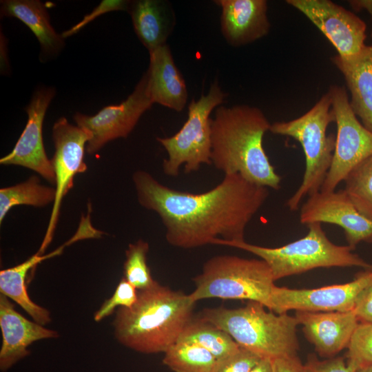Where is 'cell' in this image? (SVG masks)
Returning a JSON list of instances; mask_svg holds the SVG:
<instances>
[{
    "mask_svg": "<svg viewBox=\"0 0 372 372\" xmlns=\"http://www.w3.org/2000/svg\"><path fill=\"white\" fill-rule=\"evenodd\" d=\"M139 204L154 211L171 245L192 249L216 238L242 241L245 229L267 200L268 187L226 174L213 189L193 194L168 187L145 171L133 174Z\"/></svg>",
    "mask_w": 372,
    "mask_h": 372,
    "instance_id": "6da1fadb",
    "label": "cell"
},
{
    "mask_svg": "<svg viewBox=\"0 0 372 372\" xmlns=\"http://www.w3.org/2000/svg\"><path fill=\"white\" fill-rule=\"evenodd\" d=\"M271 123L258 107L219 105L211 119V161L226 174L278 190L282 178L271 164L262 141Z\"/></svg>",
    "mask_w": 372,
    "mask_h": 372,
    "instance_id": "7a4b0ae2",
    "label": "cell"
},
{
    "mask_svg": "<svg viewBox=\"0 0 372 372\" xmlns=\"http://www.w3.org/2000/svg\"><path fill=\"white\" fill-rule=\"evenodd\" d=\"M196 302L189 294L156 282L138 291L131 307H119L113 322L116 339L143 353H165L179 338L192 319Z\"/></svg>",
    "mask_w": 372,
    "mask_h": 372,
    "instance_id": "3957f363",
    "label": "cell"
},
{
    "mask_svg": "<svg viewBox=\"0 0 372 372\" xmlns=\"http://www.w3.org/2000/svg\"><path fill=\"white\" fill-rule=\"evenodd\" d=\"M259 302L245 307L206 308L200 318L226 331L240 347L262 358L298 356L299 343L295 316L267 311Z\"/></svg>",
    "mask_w": 372,
    "mask_h": 372,
    "instance_id": "277c9868",
    "label": "cell"
},
{
    "mask_svg": "<svg viewBox=\"0 0 372 372\" xmlns=\"http://www.w3.org/2000/svg\"><path fill=\"white\" fill-rule=\"evenodd\" d=\"M307 226L303 238L278 247H266L242 241H225L214 239L211 244L238 248L251 253L269 267L274 280L300 274L317 268L361 267L372 269L349 245H338L327 236L322 224L314 223Z\"/></svg>",
    "mask_w": 372,
    "mask_h": 372,
    "instance_id": "5b68a950",
    "label": "cell"
},
{
    "mask_svg": "<svg viewBox=\"0 0 372 372\" xmlns=\"http://www.w3.org/2000/svg\"><path fill=\"white\" fill-rule=\"evenodd\" d=\"M334 121L331 99L327 92L301 116L271 124L269 131L273 134L290 136L298 141L305 156L302 183L287 202L291 211L297 210L307 195L320 191L335 150V135L327 134L328 126Z\"/></svg>",
    "mask_w": 372,
    "mask_h": 372,
    "instance_id": "8992f818",
    "label": "cell"
},
{
    "mask_svg": "<svg viewBox=\"0 0 372 372\" xmlns=\"http://www.w3.org/2000/svg\"><path fill=\"white\" fill-rule=\"evenodd\" d=\"M193 280L195 289L189 295L196 302L211 298L247 300L270 309L275 280L262 260L216 256L204 264L202 272Z\"/></svg>",
    "mask_w": 372,
    "mask_h": 372,
    "instance_id": "52a82bcc",
    "label": "cell"
},
{
    "mask_svg": "<svg viewBox=\"0 0 372 372\" xmlns=\"http://www.w3.org/2000/svg\"><path fill=\"white\" fill-rule=\"evenodd\" d=\"M225 94L216 81L207 94H202L188 106V117L181 129L167 138H156L167 153L163 170L167 176H176L181 166L187 174L199 169L203 164H211V118L210 114L223 103Z\"/></svg>",
    "mask_w": 372,
    "mask_h": 372,
    "instance_id": "ba28073f",
    "label": "cell"
},
{
    "mask_svg": "<svg viewBox=\"0 0 372 372\" xmlns=\"http://www.w3.org/2000/svg\"><path fill=\"white\" fill-rule=\"evenodd\" d=\"M327 92L331 99L337 134L332 163L322 192L334 191L356 166L372 156V132L352 110L345 87L331 85Z\"/></svg>",
    "mask_w": 372,
    "mask_h": 372,
    "instance_id": "9c48e42d",
    "label": "cell"
},
{
    "mask_svg": "<svg viewBox=\"0 0 372 372\" xmlns=\"http://www.w3.org/2000/svg\"><path fill=\"white\" fill-rule=\"evenodd\" d=\"M90 139L88 132L70 123L65 117L59 118L54 123L52 140L55 152L51 161L56 176V197L46 233L37 251L41 255L52 240L61 201L73 187L74 176L87 170L84 156Z\"/></svg>",
    "mask_w": 372,
    "mask_h": 372,
    "instance_id": "30bf717a",
    "label": "cell"
},
{
    "mask_svg": "<svg viewBox=\"0 0 372 372\" xmlns=\"http://www.w3.org/2000/svg\"><path fill=\"white\" fill-rule=\"evenodd\" d=\"M153 103L145 73L132 93L119 104L104 107L93 116L76 112L73 116L76 125L90 134L86 152L94 154L108 142L127 137Z\"/></svg>",
    "mask_w": 372,
    "mask_h": 372,
    "instance_id": "8fae6325",
    "label": "cell"
},
{
    "mask_svg": "<svg viewBox=\"0 0 372 372\" xmlns=\"http://www.w3.org/2000/svg\"><path fill=\"white\" fill-rule=\"evenodd\" d=\"M372 284V269L358 273L349 282L316 289H296L274 286L270 310L280 314L290 310L309 311H353L358 298Z\"/></svg>",
    "mask_w": 372,
    "mask_h": 372,
    "instance_id": "7c38bea8",
    "label": "cell"
},
{
    "mask_svg": "<svg viewBox=\"0 0 372 372\" xmlns=\"http://www.w3.org/2000/svg\"><path fill=\"white\" fill-rule=\"evenodd\" d=\"M329 39L342 57L359 54L366 45V25L353 12L330 0H287Z\"/></svg>",
    "mask_w": 372,
    "mask_h": 372,
    "instance_id": "4fadbf2b",
    "label": "cell"
},
{
    "mask_svg": "<svg viewBox=\"0 0 372 372\" xmlns=\"http://www.w3.org/2000/svg\"><path fill=\"white\" fill-rule=\"evenodd\" d=\"M299 218L305 225L324 223L340 226L347 245L353 249L360 242L372 243V220L358 211L344 189L309 196Z\"/></svg>",
    "mask_w": 372,
    "mask_h": 372,
    "instance_id": "5bb4252c",
    "label": "cell"
},
{
    "mask_svg": "<svg viewBox=\"0 0 372 372\" xmlns=\"http://www.w3.org/2000/svg\"><path fill=\"white\" fill-rule=\"evenodd\" d=\"M55 94L52 87L43 86L34 91L25 107L28 121L22 134L13 149L0 159L1 165L32 169L53 185L56 183V176L52 161L48 158L44 148L43 123Z\"/></svg>",
    "mask_w": 372,
    "mask_h": 372,
    "instance_id": "9a60e30c",
    "label": "cell"
},
{
    "mask_svg": "<svg viewBox=\"0 0 372 372\" xmlns=\"http://www.w3.org/2000/svg\"><path fill=\"white\" fill-rule=\"evenodd\" d=\"M295 318L302 326L307 340L320 356L327 358L347 348L359 323L353 311H296Z\"/></svg>",
    "mask_w": 372,
    "mask_h": 372,
    "instance_id": "2e32d148",
    "label": "cell"
},
{
    "mask_svg": "<svg viewBox=\"0 0 372 372\" xmlns=\"http://www.w3.org/2000/svg\"><path fill=\"white\" fill-rule=\"evenodd\" d=\"M7 296L0 295V327L2 345L0 350V370L5 372L30 354L28 350L35 341L59 337L54 330L32 322L17 312Z\"/></svg>",
    "mask_w": 372,
    "mask_h": 372,
    "instance_id": "e0dca14e",
    "label": "cell"
},
{
    "mask_svg": "<svg viewBox=\"0 0 372 372\" xmlns=\"http://www.w3.org/2000/svg\"><path fill=\"white\" fill-rule=\"evenodd\" d=\"M221 31L229 44L245 45L266 36L270 30L265 0H218Z\"/></svg>",
    "mask_w": 372,
    "mask_h": 372,
    "instance_id": "ac0fdd59",
    "label": "cell"
},
{
    "mask_svg": "<svg viewBox=\"0 0 372 372\" xmlns=\"http://www.w3.org/2000/svg\"><path fill=\"white\" fill-rule=\"evenodd\" d=\"M149 53L146 72L148 89L153 103L180 112L187 100L185 80L176 66L169 46H159Z\"/></svg>",
    "mask_w": 372,
    "mask_h": 372,
    "instance_id": "d6986e66",
    "label": "cell"
},
{
    "mask_svg": "<svg viewBox=\"0 0 372 372\" xmlns=\"http://www.w3.org/2000/svg\"><path fill=\"white\" fill-rule=\"evenodd\" d=\"M331 61L343 74L351 94V107L372 132V45L350 57L335 55Z\"/></svg>",
    "mask_w": 372,
    "mask_h": 372,
    "instance_id": "ffe728a7",
    "label": "cell"
},
{
    "mask_svg": "<svg viewBox=\"0 0 372 372\" xmlns=\"http://www.w3.org/2000/svg\"><path fill=\"white\" fill-rule=\"evenodd\" d=\"M1 16L18 19L34 33L40 44L41 61L56 57L65 46L64 39L50 23L45 4L39 0L1 1Z\"/></svg>",
    "mask_w": 372,
    "mask_h": 372,
    "instance_id": "44dd1931",
    "label": "cell"
},
{
    "mask_svg": "<svg viewBox=\"0 0 372 372\" xmlns=\"http://www.w3.org/2000/svg\"><path fill=\"white\" fill-rule=\"evenodd\" d=\"M128 12L135 33L149 52L166 44L174 19L168 3L159 0H136L130 1Z\"/></svg>",
    "mask_w": 372,
    "mask_h": 372,
    "instance_id": "7402d4cb",
    "label": "cell"
},
{
    "mask_svg": "<svg viewBox=\"0 0 372 372\" xmlns=\"http://www.w3.org/2000/svg\"><path fill=\"white\" fill-rule=\"evenodd\" d=\"M67 246L65 243L48 254L37 252L25 261L0 271L1 293L17 302L37 323L45 325L51 321L48 309L34 302L28 294L25 277L30 269L42 261L60 255Z\"/></svg>",
    "mask_w": 372,
    "mask_h": 372,
    "instance_id": "603a6c76",
    "label": "cell"
},
{
    "mask_svg": "<svg viewBox=\"0 0 372 372\" xmlns=\"http://www.w3.org/2000/svg\"><path fill=\"white\" fill-rule=\"evenodd\" d=\"M178 340L197 344L209 351L216 360L223 358L240 348L226 331L200 317L189 321Z\"/></svg>",
    "mask_w": 372,
    "mask_h": 372,
    "instance_id": "cb8c5ba5",
    "label": "cell"
},
{
    "mask_svg": "<svg viewBox=\"0 0 372 372\" xmlns=\"http://www.w3.org/2000/svg\"><path fill=\"white\" fill-rule=\"evenodd\" d=\"M56 189L40 183L32 176L27 180L0 189V223L7 213L17 205H25L43 207L54 202Z\"/></svg>",
    "mask_w": 372,
    "mask_h": 372,
    "instance_id": "d4e9b609",
    "label": "cell"
},
{
    "mask_svg": "<svg viewBox=\"0 0 372 372\" xmlns=\"http://www.w3.org/2000/svg\"><path fill=\"white\" fill-rule=\"evenodd\" d=\"M216 360L200 345L178 340L165 352L163 362L174 372H213Z\"/></svg>",
    "mask_w": 372,
    "mask_h": 372,
    "instance_id": "484cf974",
    "label": "cell"
},
{
    "mask_svg": "<svg viewBox=\"0 0 372 372\" xmlns=\"http://www.w3.org/2000/svg\"><path fill=\"white\" fill-rule=\"evenodd\" d=\"M344 182V190L355 207L372 220V156L356 166Z\"/></svg>",
    "mask_w": 372,
    "mask_h": 372,
    "instance_id": "4316f807",
    "label": "cell"
},
{
    "mask_svg": "<svg viewBox=\"0 0 372 372\" xmlns=\"http://www.w3.org/2000/svg\"><path fill=\"white\" fill-rule=\"evenodd\" d=\"M149 244L142 239L128 245L123 264V278L138 291L152 287L156 281L151 275L147 263Z\"/></svg>",
    "mask_w": 372,
    "mask_h": 372,
    "instance_id": "83f0119b",
    "label": "cell"
},
{
    "mask_svg": "<svg viewBox=\"0 0 372 372\" xmlns=\"http://www.w3.org/2000/svg\"><path fill=\"white\" fill-rule=\"evenodd\" d=\"M347 362L357 369L372 364V323L359 322L347 346Z\"/></svg>",
    "mask_w": 372,
    "mask_h": 372,
    "instance_id": "f1b7e54d",
    "label": "cell"
},
{
    "mask_svg": "<svg viewBox=\"0 0 372 372\" xmlns=\"http://www.w3.org/2000/svg\"><path fill=\"white\" fill-rule=\"evenodd\" d=\"M138 290L123 278L117 285L113 295L107 299L95 313L94 319L99 322L110 316L116 307H131L136 302Z\"/></svg>",
    "mask_w": 372,
    "mask_h": 372,
    "instance_id": "f546056e",
    "label": "cell"
},
{
    "mask_svg": "<svg viewBox=\"0 0 372 372\" xmlns=\"http://www.w3.org/2000/svg\"><path fill=\"white\" fill-rule=\"evenodd\" d=\"M261 358L240 347L233 353L217 360L213 372H249Z\"/></svg>",
    "mask_w": 372,
    "mask_h": 372,
    "instance_id": "4dcf8cb0",
    "label": "cell"
},
{
    "mask_svg": "<svg viewBox=\"0 0 372 372\" xmlns=\"http://www.w3.org/2000/svg\"><path fill=\"white\" fill-rule=\"evenodd\" d=\"M130 1L125 0H103L95 7L92 11L84 16L81 21L64 31L61 36L65 39L77 33L87 24L94 20L98 17L107 12L118 10H127L130 6Z\"/></svg>",
    "mask_w": 372,
    "mask_h": 372,
    "instance_id": "1f68e13d",
    "label": "cell"
},
{
    "mask_svg": "<svg viewBox=\"0 0 372 372\" xmlns=\"http://www.w3.org/2000/svg\"><path fill=\"white\" fill-rule=\"evenodd\" d=\"M304 372H355L357 369L347 363L342 357L319 360L314 353L309 354L303 364Z\"/></svg>",
    "mask_w": 372,
    "mask_h": 372,
    "instance_id": "d6a6232c",
    "label": "cell"
},
{
    "mask_svg": "<svg viewBox=\"0 0 372 372\" xmlns=\"http://www.w3.org/2000/svg\"><path fill=\"white\" fill-rule=\"evenodd\" d=\"M353 311L359 322L372 323V284L358 298Z\"/></svg>",
    "mask_w": 372,
    "mask_h": 372,
    "instance_id": "836d02e7",
    "label": "cell"
},
{
    "mask_svg": "<svg viewBox=\"0 0 372 372\" xmlns=\"http://www.w3.org/2000/svg\"><path fill=\"white\" fill-rule=\"evenodd\" d=\"M271 360L273 372H304L303 364L298 356Z\"/></svg>",
    "mask_w": 372,
    "mask_h": 372,
    "instance_id": "e575fe53",
    "label": "cell"
},
{
    "mask_svg": "<svg viewBox=\"0 0 372 372\" xmlns=\"http://www.w3.org/2000/svg\"><path fill=\"white\" fill-rule=\"evenodd\" d=\"M1 73L8 74L9 70L7 41L1 32Z\"/></svg>",
    "mask_w": 372,
    "mask_h": 372,
    "instance_id": "d590c367",
    "label": "cell"
},
{
    "mask_svg": "<svg viewBox=\"0 0 372 372\" xmlns=\"http://www.w3.org/2000/svg\"><path fill=\"white\" fill-rule=\"evenodd\" d=\"M349 3L355 12L366 10L372 15V0H352Z\"/></svg>",
    "mask_w": 372,
    "mask_h": 372,
    "instance_id": "8d00e7d4",
    "label": "cell"
},
{
    "mask_svg": "<svg viewBox=\"0 0 372 372\" xmlns=\"http://www.w3.org/2000/svg\"><path fill=\"white\" fill-rule=\"evenodd\" d=\"M249 372H273L272 360L269 358H261Z\"/></svg>",
    "mask_w": 372,
    "mask_h": 372,
    "instance_id": "74e56055",
    "label": "cell"
},
{
    "mask_svg": "<svg viewBox=\"0 0 372 372\" xmlns=\"http://www.w3.org/2000/svg\"><path fill=\"white\" fill-rule=\"evenodd\" d=\"M355 372H372V364L360 367Z\"/></svg>",
    "mask_w": 372,
    "mask_h": 372,
    "instance_id": "f35d334b",
    "label": "cell"
},
{
    "mask_svg": "<svg viewBox=\"0 0 372 372\" xmlns=\"http://www.w3.org/2000/svg\"><path fill=\"white\" fill-rule=\"evenodd\" d=\"M371 38H372V32H371Z\"/></svg>",
    "mask_w": 372,
    "mask_h": 372,
    "instance_id": "ab89813d",
    "label": "cell"
}]
</instances>
